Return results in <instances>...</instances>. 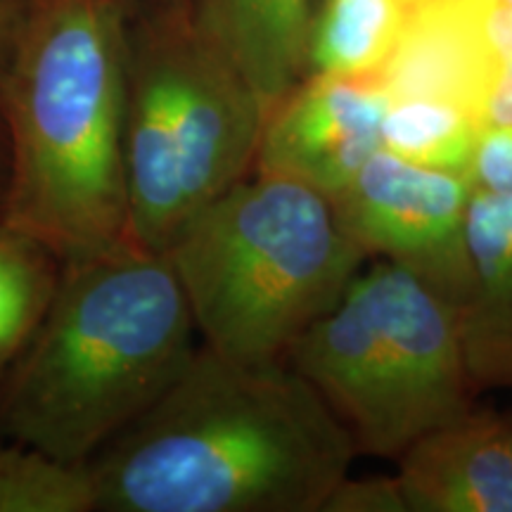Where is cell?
<instances>
[{
    "mask_svg": "<svg viewBox=\"0 0 512 512\" xmlns=\"http://www.w3.org/2000/svg\"><path fill=\"white\" fill-rule=\"evenodd\" d=\"M354 456L285 361L242 363L200 344L88 470L102 512H320Z\"/></svg>",
    "mask_w": 512,
    "mask_h": 512,
    "instance_id": "6da1fadb",
    "label": "cell"
},
{
    "mask_svg": "<svg viewBox=\"0 0 512 512\" xmlns=\"http://www.w3.org/2000/svg\"><path fill=\"white\" fill-rule=\"evenodd\" d=\"M131 0H29L0 72L10 190L0 221L62 261L133 247L124 169Z\"/></svg>",
    "mask_w": 512,
    "mask_h": 512,
    "instance_id": "7a4b0ae2",
    "label": "cell"
},
{
    "mask_svg": "<svg viewBox=\"0 0 512 512\" xmlns=\"http://www.w3.org/2000/svg\"><path fill=\"white\" fill-rule=\"evenodd\" d=\"M195 335L164 254L64 261L46 316L0 377V441L88 465L181 375Z\"/></svg>",
    "mask_w": 512,
    "mask_h": 512,
    "instance_id": "3957f363",
    "label": "cell"
},
{
    "mask_svg": "<svg viewBox=\"0 0 512 512\" xmlns=\"http://www.w3.org/2000/svg\"><path fill=\"white\" fill-rule=\"evenodd\" d=\"M164 256L204 347L242 363L283 361L366 261L328 195L271 174L223 192Z\"/></svg>",
    "mask_w": 512,
    "mask_h": 512,
    "instance_id": "277c9868",
    "label": "cell"
},
{
    "mask_svg": "<svg viewBox=\"0 0 512 512\" xmlns=\"http://www.w3.org/2000/svg\"><path fill=\"white\" fill-rule=\"evenodd\" d=\"M264 105L195 29L188 5L128 19L124 169L128 240L164 254L223 192L252 176Z\"/></svg>",
    "mask_w": 512,
    "mask_h": 512,
    "instance_id": "5b68a950",
    "label": "cell"
},
{
    "mask_svg": "<svg viewBox=\"0 0 512 512\" xmlns=\"http://www.w3.org/2000/svg\"><path fill=\"white\" fill-rule=\"evenodd\" d=\"M283 361L368 456L399 458L422 434L470 411L479 394L456 306L387 259L358 273Z\"/></svg>",
    "mask_w": 512,
    "mask_h": 512,
    "instance_id": "8992f818",
    "label": "cell"
},
{
    "mask_svg": "<svg viewBox=\"0 0 512 512\" xmlns=\"http://www.w3.org/2000/svg\"><path fill=\"white\" fill-rule=\"evenodd\" d=\"M467 176L406 162L382 147L335 197L344 233L368 256L413 271L458 309L470 283Z\"/></svg>",
    "mask_w": 512,
    "mask_h": 512,
    "instance_id": "52a82bcc",
    "label": "cell"
},
{
    "mask_svg": "<svg viewBox=\"0 0 512 512\" xmlns=\"http://www.w3.org/2000/svg\"><path fill=\"white\" fill-rule=\"evenodd\" d=\"M389 98L377 79L311 72L266 112L252 174L335 197L382 150Z\"/></svg>",
    "mask_w": 512,
    "mask_h": 512,
    "instance_id": "ba28073f",
    "label": "cell"
},
{
    "mask_svg": "<svg viewBox=\"0 0 512 512\" xmlns=\"http://www.w3.org/2000/svg\"><path fill=\"white\" fill-rule=\"evenodd\" d=\"M496 76L486 0H415L377 81L389 100L446 102L482 128Z\"/></svg>",
    "mask_w": 512,
    "mask_h": 512,
    "instance_id": "9c48e42d",
    "label": "cell"
},
{
    "mask_svg": "<svg viewBox=\"0 0 512 512\" xmlns=\"http://www.w3.org/2000/svg\"><path fill=\"white\" fill-rule=\"evenodd\" d=\"M396 460L408 512H512V448L503 413L475 403L422 434Z\"/></svg>",
    "mask_w": 512,
    "mask_h": 512,
    "instance_id": "30bf717a",
    "label": "cell"
},
{
    "mask_svg": "<svg viewBox=\"0 0 512 512\" xmlns=\"http://www.w3.org/2000/svg\"><path fill=\"white\" fill-rule=\"evenodd\" d=\"M200 36L271 110L311 74L316 0H190Z\"/></svg>",
    "mask_w": 512,
    "mask_h": 512,
    "instance_id": "8fae6325",
    "label": "cell"
},
{
    "mask_svg": "<svg viewBox=\"0 0 512 512\" xmlns=\"http://www.w3.org/2000/svg\"><path fill=\"white\" fill-rule=\"evenodd\" d=\"M467 254L470 283L456 309L467 373L477 392L512 389V195L472 190Z\"/></svg>",
    "mask_w": 512,
    "mask_h": 512,
    "instance_id": "7c38bea8",
    "label": "cell"
},
{
    "mask_svg": "<svg viewBox=\"0 0 512 512\" xmlns=\"http://www.w3.org/2000/svg\"><path fill=\"white\" fill-rule=\"evenodd\" d=\"M413 5L415 0H320L311 27V72L377 79Z\"/></svg>",
    "mask_w": 512,
    "mask_h": 512,
    "instance_id": "4fadbf2b",
    "label": "cell"
},
{
    "mask_svg": "<svg viewBox=\"0 0 512 512\" xmlns=\"http://www.w3.org/2000/svg\"><path fill=\"white\" fill-rule=\"evenodd\" d=\"M62 266L48 245L0 221V377L46 316Z\"/></svg>",
    "mask_w": 512,
    "mask_h": 512,
    "instance_id": "5bb4252c",
    "label": "cell"
},
{
    "mask_svg": "<svg viewBox=\"0 0 512 512\" xmlns=\"http://www.w3.org/2000/svg\"><path fill=\"white\" fill-rule=\"evenodd\" d=\"M479 133L470 114L446 102L389 100L382 147L406 162L470 178Z\"/></svg>",
    "mask_w": 512,
    "mask_h": 512,
    "instance_id": "9a60e30c",
    "label": "cell"
},
{
    "mask_svg": "<svg viewBox=\"0 0 512 512\" xmlns=\"http://www.w3.org/2000/svg\"><path fill=\"white\" fill-rule=\"evenodd\" d=\"M88 465L64 463L41 448L0 441V512H93Z\"/></svg>",
    "mask_w": 512,
    "mask_h": 512,
    "instance_id": "2e32d148",
    "label": "cell"
},
{
    "mask_svg": "<svg viewBox=\"0 0 512 512\" xmlns=\"http://www.w3.org/2000/svg\"><path fill=\"white\" fill-rule=\"evenodd\" d=\"M323 512H408L394 477H342L323 503Z\"/></svg>",
    "mask_w": 512,
    "mask_h": 512,
    "instance_id": "e0dca14e",
    "label": "cell"
},
{
    "mask_svg": "<svg viewBox=\"0 0 512 512\" xmlns=\"http://www.w3.org/2000/svg\"><path fill=\"white\" fill-rule=\"evenodd\" d=\"M470 181L479 190L512 195V128H482Z\"/></svg>",
    "mask_w": 512,
    "mask_h": 512,
    "instance_id": "ac0fdd59",
    "label": "cell"
},
{
    "mask_svg": "<svg viewBox=\"0 0 512 512\" xmlns=\"http://www.w3.org/2000/svg\"><path fill=\"white\" fill-rule=\"evenodd\" d=\"M29 0H0V72L15 46Z\"/></svg>",
    "mask_w": 512,
    "mask_h": 512,
    "instance_id": "d6986e66",
    "label": "cell"
},
{
    "mask_svg": "<svg viewBox=\"0 0 512 512\" xmlns=\"http://www.w3.org/2000/svg\"><path fill=\"white\" fill-rule=\"evenodd\" d=\"M10 190V140L8 128H5V119L0 114V216H3L5 202H8Z\"/></svg>",
    "mask_w": 512,
    "mask_h": 512,
    "instance_id": "ffe728a7",
    "label": "cell"
},
{
    "mask_svg": "<svg viewBox=\"0 0 512 512\" xmlns=\"http://www.w3.org/2000/svg\"><path fill=\"white\" fill-rule=\"evenodd\" d=\"M131 3H140L143 8H174V5H188L190 0H131Z\"/></svg>",
    "mask_w": 512,
    "mask_h": 512,
    "instance_id": "44dd1931",
    "label": "cell"
},
{
    "mask_svg": "<svg viewBox=\"0 0 512 512\" xmlns=\"http://www.w3.org/2000/svg\"><path fill=\"white\" fill-rule=\"evenodd\" d=\"M503 425H505V434H508V441H510V448H512V411L503 413Z\"/></svg>",
    "mask_w": 512,
    "mask_h": 512,
    "instance_id": "7402d4cb",
    "label": "cell"
}]
</instances>
